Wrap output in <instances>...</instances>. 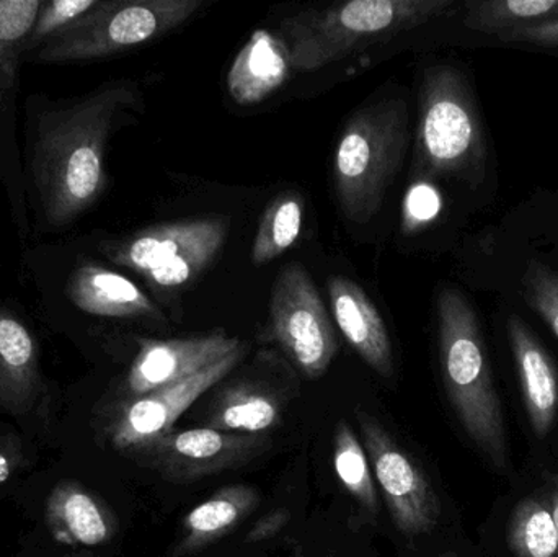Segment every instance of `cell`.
<instances>
[{"mask_svg":"<svg viewBox=\"0 0 558 557\" xmlns=\"http://www.w3.org/2000/svg\"><path fill=\"white\" fill-rule=\"evenodd\" d=\"M134 92L123 82L104 85L39 117L32 172L49 225H71L100 198L108 137L121 111L136 101Z\"/></svg>","mask_w":558,"mask_h":557,"instance_id":"cell-1","label":"cell"},{"mask_svg":"<svg viewBox=\"0 0 558 557\" xmlns=\"http://www.w3.org/2000/svg\"><path fill=\"white\" fill-rule=\"evenodd\" d=\"M439 360L446 395L468 437L488 463L510 470V447L500 395L488 363L477 313L464 293L454 287L439 290Z\"/></svg>","mask_w":558,"mask_h":557,"instance_id":"cell-2","label":"cell"},{"mask_svg":"<svg viewBox=\"0 0 558 557\" xmlns=\"http://www.w3.org/2000/svg\"><path fill=\"white\" fill-rule=\"evenodd\" d=\"M454 0H354L282 20L294 71L311 72L448 15Z\"/></svg>","mask_w":558,"mask_h":557,"instance_id":"cell-3","label":"cell"},{"mask_svg":"<svg viewBox=\"0 0 558 557\" xmlns=\"http://www.w3.org/2000/svg\"><path fill=\"white\" fill-rule=\"evenodd\" d=\"M490 143L469 78L456 65H433L420 87L415 170L423 179L484 185Z\"/></svg>","mask_w":558,"mask_h":557,"instance_id":"cell-4","label":"cell"},{"mask_svg":"<svg viewBox=\"0 0 558 557\" xmlns=\"http://www.w3.org/2000/svg\"><path fill=\"white\" fill-rule=\"evenodd\" d=\"M405 101L367 105L353 114L338 140L333 183L341 213L356 225L380 211L409 146Z\"/></svg>","mask_w":558,"mask_h":557,"instance_id":"cell-5","label":"cell"},{"mask_svg":"<svg viewBox=\"0 0 558 557\" xmlns=\"http://www.w3.org/2000/svg\"><path fill=\"white\" fill-rule=\"evenodd\" d=\"M205 0H107L81 22L32 52L41 64L108 58L169 35L196 15Z\"/></svg>","mask_w":558,"mask_h":557,"instance_id":"cell-6","label":"cell"},{"mask_svg":"<svg viewBox=\"0 0 558 557\" xmlns=\"http://www.w3.org/2000/svg\"><path fill=\"white\" fill-rule=\"evenodd\" d=\"M229 235V219L196 218L156 226L110 249L114 264L159 288L192 283L215 264Z\"/></svg>","mask_w":558,"mask_h":557,"instance_id":"cell-7","label":"cell"},{"mask_svg":"<svg viewBox=\"0 0 558 557\" xmlns=\"http://www.w3.org/2000/svg\"><path fill=\"white\" fill-rule=\"evenodd\" d=\"M354 417L396 529L409 538L433 532L441 517V502L426 474L366 409L357 408Z\"/></svg>","mask_w":558,"mask_h":557,"instance_id":"cell-8","label":"cell"},{"mask_svg":"<svg viewBox=\"0 0 558 557\" xmlns=\"http://www.w3.org/2000/svg\"><path fill=\"white\" fill-rule=\"evenodd\" d=\"M275 339L302 375L320 378L333 362L337 337L311 277L299 265L279 274L270 304Z\"/></svg>","mask_w":558,"mask_h":557,"instance_id":"cell-9","label":"cell"},{"mask_svg":"<svg viewBox=\"0 0 558 557\" xmlns=\"http://www.w3.org/2000/svg\"><path fill=\"white\" fill-rule=\"evenodd\" d=\"M268 447L270 440L265 435L199 427L170 431L128 455L163 480L186 484L245 467Z\"/></svg>","mask_w":558,"mask_h":557,"instance_id":"cell-10","label":"cell"},{"mask_svg":"<svg viewBox=\"0 0 558 557\" xmlns=\"http://www.w3.org/2000/svg\"><path fill=\"white\" fill-rule=\"evenodd\" d=\"M244 355L245 347L242 346L192 378L130 399L111 424V444L118 450L131 453L141 445L169 434L180 415L185 414L209 389L228 378Z\"/></svg>","mask_w":558,"mask_h":557,"instance_id":"cell-11","label":"cell"},{"mask_svg":"<svg viewBox=\"0 0 558 557\" xmlns=\"http://www.w3.org/2000/svg\"><path fill=\"white\" fill-rule=\"evenodd\" d=\"M242 342L222 332L189 339L143 340L126 378L130 399L183 382L241 349Z\"/></svg>","mask_w":558,"mask_h":557,"instance_id":"cell-12","label":"cell"},{"mask_svg":"<svg viewBox=\"0 0 558 557\" xmlns=\"http://www.w3.org/2000/svg\"><path fill=\"white\" fill-rule=\"evenodd\" d=\"M333 317L354 352L383 378L393 375V353L386 323L373 300L350 278L328 280Z\"/></svg>","mask_w":558,"mask_h":557,"instance_id":"cell-13","label":"cell"},{"mask_svg":"<svg viewBox=\"0 0 558 557\" xmlns=\"http://www.w3.org/2000/svg\"><path fill=\"white\" fill-rule=\"evenodd\" d=\"M508 339L520 376L531 427L539 438L553 432L558 419V375L549 352L520 316L508 319Z\"/></svg>","mask_w":558,"mask_h":557,"instance_id":"cell-14","label":"cell"},{"mask_svg":"<svg viewBox=\"0 0 558 557\" xmlns=\"http://www.w3.org/2000/svg\"><path fill=\"white\" fill-rule=\"evenodd\" d=\"M43 392L38 346L28 327L0 307V409L25 415Z\"/></svg>","mask_w":558,"mask_h":557,"instance_id":"cell-15","label":"cell"},{"mask_svg":"<svg viewBox=\"0 0 558 557\" xmlns=\"http://www.w3.org/2000/svg\"><path fill=\"white\" fill-rule=\"evenodd\" d=\"M291 69L282 39L267 29H257L229 69V95L242 107L260 104L284 84Z\"/></svg>","mask_w":558,"mask_h":557,"instance_id":"cell-16","label":"cell"},{"mask_svg":"<svg viewBox=\"0 0 558 557\" xmlns=\"http://www.w3.org/2000/svg\"><path fill=\"white\" fill-rule=\"evenodd\" d=\"M68 293L78 310L94 316L114 319L162 317L156 304L130 278L95 265H85L72 275Z\"/></svg>","mask_w":558,"mask_h":557,"instance_id":"cell-17","label":"cell"},{"mask_svg":"<svg viewBox=\"0 0 558 557\" xmlns=\"http://www.w3.org/2000/svg\"><path fill=\"white\" fill-rule=\"evenodd\" d=\"M205 412L208 428L264 435L281 421L282 398L258 383H232L229 388L219 389Z\"/></svg>","mask_w":558,"mask_h":557,"instance_id":"cell-18","label":"cell"},{"mask_svg":"<svg viewBox=\"0 0 558 557\" xmlns=\"http://www.w3.org/2000/svg\"><path fill=\"white\" fill-rule=\"evenodd\" d=\"M258 504L260 496L254 487H222L185 517L177 555H190L218 542L238 529Z\"/></svg>","mask_w":558,"mask_h":557,"instance_id":"cell-19","label":"cell"},{"mask_svg":"<svg viewBox=\"0 0 558 557\" xmlns=\"http://www.w3.org/2000/svg\"><path fill=\"white\" fill-rule=\"evenodd\" d=\"M48 519L56 532L78 545H104L114 533L110 512L81 484L62 483L52 491Z\"/></svg>","mask_w":558,"mask_h":557,"instance_id":"cell-20","label":"cell"},{"mask_svg":"<svg viewBox=\"0 0 558 557\" xmlns=\"http://www.w3.org/2000/svg\"><path fill=\"white\" fill-rule=\"evenodd\" d=\"M558 19V0H471L464 3L465 28L490 39L504 33Z\"/></svg>","mask_w":558,"mask_h":557,"instance_id":"cell-21","label":"cell"},{"mask_svg":"<svg viewBox=\"0 0 558 557\" xmlns=\"http://www.w3.org/2000/svg\"><path fill=\"white\" fill-rule=\"evenodd\" d=\"M333 467L338 480L347 493L369 516L379 512L376 481L371 470L369 458L360 438L347 421H340L333 434Z\"/></svg>","mask_w":558,"mask_h":557,"instance_id":"cell-22","label":"cell"},{"mask_svg":"<svg viewBox=\"0 0 558 557\" xmlns=\"http://www.w3.org/2000/svg\"><path fill=\"white\" fill-rule=\"evenodd\" d=\"M304 202L294 192L281 193L265 209L252 245V262L257 267L270 264L295 244L302 229Z\"/></svg>","mask_w":558,"mask_h":557,"instance_id":"cell-23","label":"cell"},{"mask_svg":"<svg viewBox=\"0 0 558 557\" xmlns=\"http://www.w3.org/2000/svg\"><path fill=\"white\" fill-rule=\"evenodd\" d=\"M41 5L43 0H0V105L13 90L20 58Z\"/></svg>","mask_w":558,"mask_h":557,"instance_id":"cell-24","label":"cell"},{"mask_svg":"<svg viewBox=\"0 0 558 557\" xmlns=\"http://www.w3.org/2000/svg\"><path fill=\"white\" fill-rule=\"evenodd\" d=\"M508 546L514 557H558V530L549 504L521 500L511 513Z\"/></svg>","mask_w":558,"mask_h":557,"instance_id":"cell-25","label":"cell"},{"mask_svg":"<svg viewBox=\"0 0 558 557\" xmlns=\"http://www.w3.org/2000/svg\"><path fill=\"white\" fill-rule=\"evenodd\" d=\"M100 0H52L43 2L35 26L26 39L25 55H32L59 33L81 22L85 15L97 9ZM23 55V56H25Z\"/></svg>","mask_w":558,"mask_h":557,"instance_id":"cell-26","label":"cell"},{"mask_svg":"<svg viewBox=\"0 0 558 557\" xmlns=\"http://www.w3.org/2000/svg\"><path fill=\"white\" fill-rule=\"evenodd\" d=\"M524 300L558 337V270L533 262L523 278Z\"/></svg>","mask_w":558,"mask_h":557,"instance_id":"cell-27","label":"cell"},{"mask_svg":"<svg viewBox=\"0 0 558 557\" xmlns=\"http://www.w3.org/2000/svg\"><path fill=\"white\" fill-rule=\"evenodd\" d=\"M441 206V195L436 186L425 180L413 183L403 202V232L412 234L420 231L423 226L429 225L433 219L438 218Z\"/></svg>","mask_w":558,"mask_h":557,"instance_id":"cell-28","label":"cell"},{"mask_svg":"<svg viewBox=\"0 0 558 557\" xmlns=\"http://www.w3.org/2000/svg\"><path fill=\"white\" fill-rule=\"evenodd\" d=\"M488 45L558 55V19L487 39Z\"/></svg>","mask_w":558,"mask_h":557,"instance_id":"cell-29","label":"cell"},{"mask_svg":"<svg viewBox=\"0 0 558 557\" xmlns=\"http://www.w3.org/2000/svg\"><path fill=\"white\" fill-rule=\"evenodd\" d=\"M25 464L22 444L13 435L0 432V486Z\"/></svg>","mask_w":558,"mask_h":557,"instance_id":"cell-30","label":"cell"},{"mask_svg":"<svg viewBox=\"0 0 558 557\" xmlns=\"http://www.w3.org/2000/svg\"><path fill=\"white\" fill-rule=\"evenodd\" d=\"M288 512H284V510H275V512L268 513L264 519L258 520L257 525L247 536L248 542L260 543L277 535L279 530L288 522Z\"/></svg>","mask_w":558,"mask_h":557,"instance_id":"cell-31","label":"cell"},{"mask_svg":"<svg viewBox=\"0 0 558 557\" xmlns=\"http://www.w3.org/2000/svg\"><path fill=\"white\" fill-rule=\"evenodd\" d=\"M549 506L550 510H553L554 520H556L558 530V471L556 474H553V480H550Z\"/></svg>","mask_w":558,"mask_h":557,"instance_id":"cell-32","label":"cell"}]
</instances>
